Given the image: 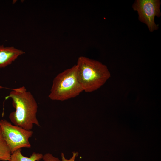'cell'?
Wrapping results in <instances>:
<instances>
[{"mask_svg": "<svg viewBox=\"0 0 161 161\" xmlns=\"http://www.w3.org/2000/svg\"><path fill=\"white\" fill-rule=\"evenodd\" d=\"M9 98L12 99V105L15 109L9 115L13 124L28 130H32L34 125L40 126L36 116L37 103L24 86L13 89L6 99Z\"/></svg>", "mask_w": 161, "mask_h": 161, "instance_id": "1", "label": "cell"}, {"mask_svg": "<svg viewBox=\"0 0 161 161\" xmlns=\"http://www.w3.org/2000/svg\"><path fill=\"white\" fill-rule=\"evenodd\" d=\"M77 75L83 91L90 92L102 86L110 77L107 66L98 61L84 56L78 59Z\"/></svg>", "mask_w": 161, "mask_h": 161, "instance_id": "2", "label": "cell"}, {"mask_svg": "<svg viewBox=\"0 0 161 161\" xmlns=\"http://www.w3.org/2000/svg\"><path fill=\"white\" fill-rule=\"evenodd\" d=\"M83 91L77 75V66L74 65L59 73L54 78L49 97L63 101L78 96Z\"/></svg>", "mask_w": 161, "mask_h": 161, "instance_id": "3", "label": "cell"}, {"mask_svg": "<svg viewBox=\"0 0 161 161\" xmlns=\"http://www.w3.org/2000/svg\"><path fill=\"white\" fill-rule=\"evenodd\" d=\"M0 126L11 154L22 148L31 147L29 140L33 133L32 130L26 129L3 119L0 120Z\"/></svg>", "mask_w": 161, "mask_h": 161, "instance_id": "4", "label": "cell"}, {"mask_svg": "<svg viewBox=\"0 0 161 161\" xmlns=\"http://www.w3.org/2000/svg\"><path fill=\"white\" fill-rule=\"evenodd\" d=\"M160 5V1L158 0H137L133 5L134 10L138 12L139 20L145 24L151 32L158 29L154 17L161 15Z\"/></svg>", "mask_w": 161, "mask_h": 161, "instance_id": "5", "label": "cell"}, {"mask_svg": "<svg viewBox=\"0 0 161 161\" xmlns=\"http://www.w3.org/2000/svg\"><path fill=\"white\" fill-rule=\"evenodd\" d=\"M24 53L23 51L13 47H5L3 45H0V68H4L10 64ZM3 88L0 85V89Z\"/></svg>", "mask_w": 161, "mask_h": 161, "instance_id": "6", "label": "cell"}, {"mask_svg": "<svg viewBox=\"0 0 161 161\" xmlns=\"http://www.w3.org/2000/svg\"><path fill=\"white\" fill-rule=\"evenodd\" d=\"M21 151V149H20L12 153L10 161H39L43 155L41 153L34 152L30 157H27L22 154Z\"/></svg>", "mask_w": 161, "mask_h": 161, "instance_id": "7", "label": "cell"}, {"mask_svg": "<svg viewBox=\"0 0 161 161\" xmlns=\"http://www.w3.org/2000/svg\"><path fill=\"white\" fill-rule=\"evenodd\" d=\"M11 153L5 140L0 126V160L10 161Z\"/></svg>", "mask_w": 161, "mask_h": 161, "instance_id": "8", "label": "cell"}, {"mask_svg": "<svg viewBox=\"0 0 161 161\" xmlns=\"http://www.w3.org/2000/svg\"><path fill=\"white\" fill-rule=\"evenodd\" d=\"M42 159L44 161H61L58 158L54 157L49 153L43 155Z\"/></svg>", "mask_w": 161, "mask_h": 161, "instance_id": "9", "label": "cell"}, {"mask_svg": "<svg viewBox=\"0 0 161 161\" xmlns=\"http://www.w3.org/2000/svg\"><path fill=\"white\" fill-rule=\"evenodd\" d=\"M77 155L76 153L74 152L73 153V155L72 157L69 160L66 159L63 153H61V156L62 158V161H75V159Z\"/></svg>", "mask_w": 161, "mask_h": 161, "instance_id": "10", "label": "cell"}]
</instances>
